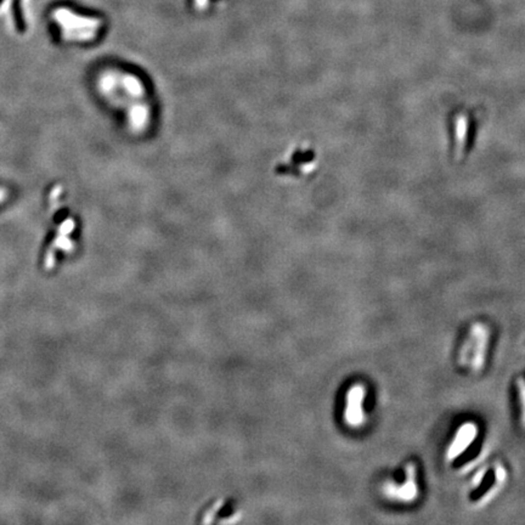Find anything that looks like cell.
Listing matches in <instances>:
<instances>
[{"mask_svg": "<svg viewBox=\"0 0 525 525\" xmlns=\"http://www.w3.org/2000/svg\"><path fill=\"white\" fill-rule=\"evenodd\" d=\"M489 341V330L483 323H475L471 330L470 337L461 350L460 360L472 371H479L485 363L486 349Z\"/></svg>", "mask_w": 525, "mask_h": 525, "instance_id": "6da1fadb", "label": "cell"}, {"mask_svg": "<svg viewBox=\"0 0 525 525\" xmlns=\"http://www.w3.org/2000/svg\"><path fill=\"white\" fill-rule=\"evenodd\" d=\"M472 119L465 112L456 114L455 121H453V129H455V140H456V154L458 157H462L468 151V145L471 141V131H472Z\"/></svg>", "mask_w": 525, "mask_h": 525, "instance_id": "8992f818", "label": "cell"}, {"mask_svg": "<svg viewBox=\"0 0 525 525\" xmlns=\"http://www.w3.org/2000/svg\"><path fill=\"white\" fill-rule=\"evenodd\" d=\"M73 228H75V224H73L72 220L65 221V223L60 226V233L62 234V235H68V234L73 230Z\"/></svg>", "mask_w": 525, "mask_h": 525, "instance_id": "ba28073f", "label": "cell"}, {"mask_svg": "<svg viewBox=\"0 0 525 525\" xmlns=\"http://www.w3.org/2000/svg\"><path fill=\"white\" fill-rule=\"evenodd\" d=\"M365 396L366 391L363 384H354L346 392L344 420L350 427H361L365 422V412H364Z\"/></svg>", "mask_w": 525, "mask_h": 525, "instance_id": "7a4b0ae2", "label": "cell"}, {"mask_svg": "<svg viewBox=\"0 0 525 525\" xmlns=\"http://www.w3.org/2000/svg\"><path fill=\"white\" fill-rule=\"evenodd\" d=\"M56 21L60 22L62 27L65 28V33L67 37L73 38H89L93 35L90 30H86L85 28L90 29L91 27L96 26L95 21L80 17L71 12L67 9H57L53 14Z\"/></svg>", "mask_w": 525, "mask_h": 525, "instance_id": "277c9868", "label": "cell"}, {"mask_svg": "<svg viewBox=\"0 0 525 525\" xmlns=\"http://www.w3.org/2000/svg\"><path fill=\"white\" fill-rule=\"evenodd\" d=\"M406 479L402 484L387 483L383 488L384 495L397 502H412L419 495V486L416 481V467L410 463L406 466Z\"/></svg>", "mask_w": 525, "mask_h": 525, "instance_id": "3957f363", "label": "cell"}, {"mask_svg": "<svg viewBox=\"0 0 525 525\" xmlns=\"http://www.w3.org/2000/svg\"><path fill=\"white\" fill-rule=\"evenodd\" d=\"M518 393L519 400H521L522 412H523V422L525 424V382L522 378L518 381Z\"/></svg>", "mask_w": 525, "mask_h": 525, "instance_id": "52a82bcc", "label": "cell"}, {"mask_svg": "<svg viewBox=\"0 0 525 525\" xmlns=\"http://www.w3.org/2000/svg\"><path fill=\"white\" fill-rule=\"evenodd\" d=\"M476 435H478V427H476L475 423H463V424L458 428L457 432H456L451 444L448 445V448L446 451L447 461L452 462L456 458H458V456L462 455V453L472 445V443L475 440Z\"/></svg>", "mask_w": 525, "mask_h": 525, "instance_id": "5b68a950", "label": "cell"}]
</instances>
